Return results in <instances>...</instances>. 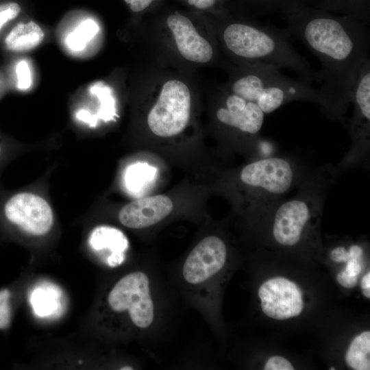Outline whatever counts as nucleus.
Returning <instances> with one entry per match:
<instances>
[{
    "mask_svg": "<svg viewBox=\"0 0 370 370\" xmlns=\"http://www.w3.org/2000/svg\"><path fill=\"white\" fill-rule=\"evenodd\" d=\"M286 29L319 60L316 72L320 108L330 119L343 121L354 86L369 59V25L347 15H334L306 1L280 12Z\"/></svg>",
    "mask_w": 370,
    "mask_h": 370,
    "instance_id": "nucleus-1",
    "label": "nucleus"
},
{
    "mask_svg": "<svg viewBox=\"0 0 370 370\" xmlns=\"http://www.w3.org/2000/svg\"><path fill=\"white\" fill-rule=\"evenodd\" d=\"M291 33L270 25L234 20L222 29L225 48L246 64L273 65L295 72L299 78L312 83L316 72L291 42Z\"/></svg>",
    "mask_w": 370,
    "mask_h": 370,
    "instance_id": "nucleus-2",
    "label": "nucleus"
},
{
    "mask_svg": "<svg viewBox=\"0 0 370 370\" xmlns=\"http://www.w3.org/2000/svg\"><path fill=\"white\" fill-rule=\"evenodd\" d=\"M242 69L230 84L231 92L255 103L265 114L295 101L321 104L318 89L312 83L288 77L273 65L245 64Z\"/></svg>",
    "mask_w": 370,
    "mask_h": 370,
    "instance_id": "nucleus-3",
    "label": "nucleus"
},
{
    "mask_svg": "<svg viewBox=\"0 0 370 370\" xmlns=\"http://www.w3.org/2000/svg\"><path fill=\"white\" fill-rule=\"evenodd\" d=\"M307 175L291 158L270 156L247 164L238 176L241 184L249 188L255 207L260 208L284 198Z\"/></svg>",
    "mask_w": 370,
    "mask_h": 370,
    "instance_id": "nucleus-4",
    "label": "nucleus"
},
{
    "mask_svg": "<svg viewBox=\"0 0 370 370\" xmlns=\"http://www.w3.org/2000/svg\"><path fill=\"white\" fill-rule=\"evenodd\" d=\"M107 304L112 312L125 314L136 330H146L154 321L151 281L142 271L129 273L118 280L108 294Z\"/></svg>",
    "mask_w": 370,
    "mask_h": 370,
    "instance_id": "nucleus-5",
    "label": "nucleus"
},
{
    "mask_svg": "<svg viewBox=\"0 0 370 370\" xmlns=\"http://www.w3.org/2000/svg\"><path fill=\"white\" fill-rule=\"evenodd\" d=\"M353 114L346 123L351 139L349 151L337 165L336 175L340 170L352 166H367L370 148V58L364 64L354 86L351 101Z\"/></svg>",
    "mask_w": 370,
    "mask_h": 370,
    "instance_id": "nucleus-6",
    "label": "nucleus"
},
{
    "mask_svg": "<svg viewBox=\"0 0 370 370\" xmlns=\"http://www.w3.org/2000/svg\"><path fill=\"white\" fill-rule=\"evenodd\" d=\"M190 105L188 86L177 79L166 81L148 115L147 123L151 131L160 137L180 134L189 121Z\"/></svg>",
    "mask_w": 370,
    "mask_h": 370,
    "instance_id": "nucleus-7",
    "label": "nucleus"
},
{
    "mask_svg": "<svg viewBox=\"0 0 370 370\" xmlns=\"http://www.w3.org/2000/svg\"><path fill=\"white\" fill-rule=\"evenodd\" d=\"M227 258V249L223 239L213 235L204 238L184 262V281L194 288L203 287L223 269Z\"/></svg>",
    "mask_w": 370,
    "mask_h": 370,
    "instance_id": "nucleus-8",
    "label": "nucleus"
},
{
    "mask_svg": "<svg viewBox=\"0 0 370 370\" xmlns=\"http://www.w3.org/2000/svg\"><path fill=\"white\" fill-rule=\"evenodd\" d=\"M258 295L263 313L275 320L297 317L304 309L301 288L283 276L272 277L262 282L258 288Z\"/></svg>",
    "mask_w": 370,
    "mask_h": 370,
    "instance_id": "nucleus-9",
    "label": "nucleus"
},
{
    "mask_svg": "<svg viewBox=\"0 0 370 370\" xmlns=\"http://www.w3.org/2000/svg\"><path fill=\"white\" fill-rule=\"evenodd\" d=\"M4 215L8 221L27 233L40 236L51 229L53 212L49 203L32 193H20L5 203Z\"/></svg>",
    "mask_w": 370,
    "mask_h": 370,
    "instance_id": "nucleus-10",
    "label": "nucleus"
},
{
    "mask_svg": "<svg viewBox=\"0 0 370 370\" xmlns=\"http://www.w3.org/2000/svg\"><path fill=\"white\" fill-rule=\"evenodd\" d=\"M223 101V106L216 112L218 121L245 135L258 138L265 116L261 109L255 103L232 92L226 95Z\"/></svg>",
    "mask_w": 370,
    "mask_h": 370,
    "instance_id": "nucleus-11",
    "label": "nucleus"
},
{
    "mask_svg": "<svg viewBox=\"0 0 370 370\" xmlns=\"http://www.w3.org/2000/svg\"><path fill=\"white\" fill-rule=\"evenodd\" d=\"M173 209V202L166 195L143 197L123 206L119 211V220L128 228L143 229L161 221Z\"/></svg>",
    "mask_w": 370,
    "mask_h": 370,
    "instance_id": "nucleus-12",
    "label": "nucleus"
},
{
    "mask_svg": "<svg viewBox=\"0 0 370 370\" xmlns=\"http://www.w3.org/2000/svg\"><path fill=\"white\" fill-rule=\"evenodd\" d=\"M166 22L183 58L197 63H207L212 60V46L198 34L188 18L180 14H171Z\"/></svg>",
    "mask_w": 370,
    "mask_h": 370,
    "instance_id": "nucleus-13",
    "label": "nucleus"
},
{
    "mask_svg": "<svg viewBox=\"0 0 370 370\" xmlns=\"http://www.w3.org/2000/svg\"><path fill=\"white\" fill-rule=\"evenodd\" d=\"M88 244L95 252L106 256L107 264L111 267L120 265L125 260L128 241L119 230L110 226H99L92 230Z\"/></svg>",
    "mask_w": 370,
    "mask_h": 370,
    "instance_id": "nucleus-14",
    "label": "nucleus"
},
{
    "mask_svg": "<svg viewBox=\"0 0 370 370\" xmlns=\"http://www.w3.org/2000/svg\"><path fill=\"white\" fill-rule=\"evenodd\" d=\"M62 292L56 285L48 282L38 284L29 296L34 313L40 317L58 315L62 309Z\"/></svg>",
    "mask_w": 370,
    "mask_h": 370,
    "instance_id": "nucleus-15",
    "label": "nucleus"
},
{
    "mask_svg": "<svg viewBox=\"0 0 370 370\" xmlns=\"http://www.w3.org/2000/svg\"><path fill=\"white\" fill-rule=\"evenodd\" d=\"M45 34L35 22L21 23L8 34L5 43L13 51H26L35 48L43 40Z\"/></svg>",
    "mask_w": 370,
    "mask_h": 370,
    "instance_id": "nucleus-16",
    "label": "nucleus"
},
{
    "mask_svg": "<svg viewBox=\"0 0 370 370\" xmlns=\"http://www.w3.org/2000/svg\"><path fill=\"white\" fill-rule=\"evenodd\" d=\"M319 9L347 15L370 24V0H306Z\"/></svg>",
    "mask_w": 370,
    "mask_h": 370,
    "instance_id": "nucleus-17",
    "label": "nucleus"
},
{
    "mask_svg": "<svg viewBox=\"0 0 370 370\" xmlns=\"http://www.w3.org/2000/svg\"><path fill=\"white\" fill-rule=\"evenodd\" d=\"M157 169L146 162L130 165L124 173V184L127 192L134 197L143 195L153 183Z\"/></svg>",
    "mask_w": 370,
    "mask_h": 370,
    "instance_id": "nucleus-18",
    "label": "nucleus"
},
{
    "mask_svg": "<svg viewBox=\"0 0 370 370\" xmlns=\"http://www.w3.org/2000/svg\"><path fill=\"white\" fill-rule=\"evenodd\" d=\"M345 364L354 370L370 369V331L356 335L345 354Z\"/></svg>",
    "mask_w": 370,
    "mask_h": 370,
    "instance_id": "nucleus-19",
    "label": "nucleus"
},
{
    "mask_svg": "<svg viewBox=\"0 0 370 370\" xmlns=\"http://www.w3.org/2000/svg\"><path fill=\"white\" fill-rule=\"evenodd\" d=\"M96 23L90 18L82 21L65 38L66 47L72 51H83L97 32Z\"/></svg>",
    "mask_w": 370,
    "mask_h": 370,
    "instance_id": "nucleus-20",
    "label": "nucleus"
},
{
    "mask_svg": "<svg viewBox=\"0 0 370 370\" xmlns=\"http://www.w3.org/2000/svg\"><path fill=\"white\" fill-rule=\"evenodd\" d=\"M255 15H266L281 12L288 5L306 0H242Z\"/></svg>",
    "mask_w": 370,
    "mask_h": 370,
    "instance_id": "nucleus-21",
    "label": "nucleus"
},
{
    "mask_svg": "<svg viewBox=\"0 0 370 370\" xmlns=\"http://www.w3.org/2000/svg\"><path fill=\"white\" fill-rule=\"evenodd\" d=\"M13 293L10 288L0 289V330H7L13 315Z\"/></svg>",
    "mask_w": 370,
    "mask_h": 370,
    "instance_id": "nucleus-22",
    "label": "nucleus"
},
{
    "mask_svg": "<svg viewBox=\"0 0 370 370\" xmlns=\"http://www.w3.org/2000/svg\"><path fill=\"white\" fill-rule=\"evenodd\" d=\"M17 77V87L20 90H27L32 85V73L28 63L22 60L18 62L16 66Z\"/></svg>",
    "mask_w": 370,
    "mask_h": 370,
    "instance_id": "nucleus-23",
    "label": "nucleus"
},
{
    "mask_svg": "<svg viewBox=\"0 0 370 370\" xmlns=\"http://www.w3.org/2000/svg\"><path fill=\"white\" fill-rule=\"evenodd\" d=\"M20 12L21 7L16 3L0 4V29L6 23L16 18Z\"/></svg>",
    "mask_w": 370,
    "mask_h": 370,
    "instance_id": "nucleus-24",
    "label": "nucleus"
},
{
    "mask_svg": "<svg viewBox=\"0 0 370 370\" xmlns=\"http://www.w3.org/2000/svg\"><path fill=\"white\" fill-rule=\"evenodd\" d=\"M263 369L264 370H293L295 367L287 358L282 356H272L267 360Z\"/></svg>",
    "mask_w": 370,
    "mask_h": 370,
    "instance_id": "nucleus-25",
    "label": "nucleus"
},
{
    "mask_svg": "<svg viewBox=\"0 0 370 370\" xmlns=\"http://www.w3.org/2000/svg\"><path fill=\"white\" fill-rule=\"evenodd\" d=\"M361 261L362 259L349 258L345 262V267L342 271L349 276L358 278L362 271Z\"/></svg>",
    "mask_w": 370,
    "mask_h": 370,
    "instance_id": "nucleus-26",
    "label": "nucleus"
},
{
    "mask_svg": "<svg viewBox=\"0 0 370 370\" xmlns=\"http://www.w3.org/2000/svg\"><path fill=\"white\" fill-rule=\"evenodd\" d=\"M330 258L333 262L340 263L346 262L351 257L348 251V247L347 248L345 246L339 245L334 247L330 250Z\"/></svg>",
    "mask_w": 370,
    "mask_h": 370,
    "instance_id": "nucleus-27",
    "label": "nucleus"
},
{
    "mask_svg": "<svg viewBox=\"0 0 370 370\" xmlns=\"http://www.w3.org/2000/svg\"><path fill=\"white\" fill-rule=\"evenodd\" d=\"M336 280L342 286L352 288L357 284L358 278L349 276L341 271L336 275Z\"/></svg>",
    "mask_w": 370,
    "mask_h": 370,
    "instance_id": "nucleus-28",
    "label": "nucleus"
},
{
    "mask_svg": "<svg viewBox=\"0 0 370 370\" xmlns=\"http://www.w3.org/2000/svg\"><path fill=\"white\" fill-rule=\"evenodd\" d=\"M130 5V9L134 12H139L147 8L152 1L156 0H124Z\"/></svg>",
    "mask_w": 370,
    "mask_h": 370,
    "instance_id": "nucleus-29",
    "label": "nucleus"
},
{
    "mask_svg": "<svg viewBox=\"0 0 370 370\" xmlns=\"http://www.w3.org/2000/svg\"><path fill=\"white\" fill-rule=\"evenodd\" d=\"M219 0H188V4L198 9H208L216 5Z\"/></svg>",
    "mask_w": 370,
    "mask_h": 370,
    "instance_id": "nucleus-30",
    "label": "nucleus"
},
{
    "mask_svg": "<svg viewBox=\"0 0 370 370\" xmlns=\"http://www.w3.org/2000/svg\"><path fill=\"white\" fill-rule=\"evenodd\" d=\"M76 117L79 120L90 125H94L96 123L95 118L86 110H80L76 114Z\"/></svg>",
    "mask_w": 370,
    "mask_h": 370,
    "instance_id": "nucleus-31",
    "label": "nucleus"
},
{
    "mask_svg": "<svg viewBox=\"0 0 370 370\" xmlns=\"http://www.w3.org/2000/svg\"><path fill=\"white\" fill-rule=\"evenodd\" d=\"M360 288L363 295L368 299L370 298V272L368 271L360 281Z\"/></svg>",
    "mask_w": 370,
    "mask_h": 370,
    "instance_id": "nucleus-32",
    "label": "nucleus"
},
{
    "mask_svg": "<svg viewBox=\"0 0 370 370\" xmlns=\"http://www.w3.org/2000/svg\"><path fill=\"white\" fill-rule=\"evenodd\" d=\"M121 369H132L130 367H124L123 368H121Z\"/></svg>",
    "mask_w": 370,
    "mask_h": 370,
    "instance_id": "nucleus-33",
    "label": "nucleus"
},
{
    "mask_svg": "<svg viewBox=\"0 0 370 370\" xmlns=\"http://www.w3.org/2000/svg\"><path fill=\"white\" fill-rule=\"evenodd\" d=\"M330 369H334L335 370V368H330Z\"/></svg>",
    "mask_w": 370,
    "mask_h": 370,
    "instance_id": "nucleus-34",
    "label": "nucleus"
},
{
    "mask_svg": "<svg viewBox=\"0 0 370 370\" xmlns=\"http://www.w3.org/2000/svg\"><path fill=\"white\" fill-rule=\"evenodd\" d=\"M0 153H1V147H0Z\"/></svg>",
    "mask_w": 370,
    "mask_h": 370,
    "instance_id": "nucleus-35",
    "label": "nucleus"
}]
</instances>
